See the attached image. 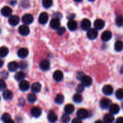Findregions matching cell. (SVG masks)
Returning a JSON list of instances; mask_svg holds the SVG:
<instances>
[{"label":"cell","instance_id":"cell-26","mask_svg":"<svg viewBox=\"0 0 123 123\" xmlns=\"http://www.w3.org/2000/svg\"><path fill=\"white\" fill-rule=\"evenodd\" d=\"M18 67H18V64L16 62H15V61H12V62H10L8 64V70L10 71V72H12L16 71Z\"/></svg>","mask_w":123,"mask_h":123},{"label":"cell","instance_id":"cell-12","mask_svg":"<svg viewBox=\"0 0 123 123\" xmlns=\"http://www.w3.org/2000/svg\"><path fill=\"white\" fill-rule=\"evenodd\" d=\"M63 73L61 70H59L55 71L54 73V74H53V78L56 82L61 81L63 79Z\"/></svg>","mask_w":123,"mask_h":123},{"label":"cell","instance_id":"cell-30","mask_svg":"<svg viewBox=\"0 0 123 123\" xmlns=\"http://www.w3.org/2000/svg\"><path fill=\"white\" fill-rule=\"evenodd\" d=\"M8 54V48L5 46H2L0 48V58L6 57Z\"/></svg>","mask_w":123,"mask_h":123},{"label":"cell","instance_id":"cell-11","mask_svg":"<svg viewBox=\"0 0 123 123\" xmlns=\"http://www.w3.org/2000/svg\"><path fill=\"white\" fill-rule=\"evenodd\" d=\"M112 37V34L110 31H105L102 34L101 38L103 42H108L110 40Z\"/></svg>","mask_w":123,"mask_h":123},{"label":"cell","instance_id":"cell-1","mask_svg":"<svg viewBox=\"0 0 123 123\" xmlns=\"http://www.w3.org/2000/svg\"><path fill=\"white\" fill-rule=\"evenodd\" d=\"M89 115V113L88 111L85 109H79L77 111V117L80 120H84V119L88 118Z\"/></svg>","mask_w":123,"mask_h":123},{"label":"cell","instance_id":"cell-13","mask_svg":"<svg viewBox=\"0 0 123 123\" xmlns=\"http://www.w3.org/2000/svg\"><path fill=\"white\" fill-rule=\"evenodd\" d=\"M105 25V23L102 19H97L95 20L94 23V26L95 29L97 30L103 29Z\"/></svg>","mask_w":123,"mask_h":123},{"label":"cell","instance_id":"cell-54","mask_svg":"<svg viewBox=\"0 0 123 123\" xmlns=\"http://www.w3.org/2000/svg\"><path fill=\"white\" fill-rule=\"evenodd\" d=\"M122 108H123V103H122Z\"/></svg>","mask_w":123,"mask_h":123},{"label":"cell","instance_id":"cell-44","mask_svg":"<svg viewBox=\"0 0 123 123\" xmlns=\"http://www.w3.org/2000/svg\"><path fill=\"white\" fill-rule=\"evenodd\" d=\"M8 2L11 6H15L17 3V0H8Z\"/></svg>","mask_w":123,"mask_h":123},{"label":"cell","instance_id":"cell-51","mask_svg":"<svg viewBox=\"0 0 123 123\" xmlns=\"http://www.w3.org/2000/svg\"><path fill=\"white\" fill-rule=\"evenodd\" d=\"M94 123H105L104 122H103V121H100V120H98V121H96Z\"/></svg>","mask_w":123,"mask_h":123},{"label":"cell","instance_id":"cell-34","mask_svg":"<svg viewBox=\"0 0 123 123\" xmlns=\"http://www.w3.org/2000/svg\"><path fill=\"white\" fill-rule=\"evenodd\" d=\"M27 100L30 103H34L37 100V97L36 96L34 93L29 94L27 96Z\"/></svg>","mask_w":123,"mask_h":123},{"label":"cell","instance_id":"cell-52","mask_svg":"<svg viewBox=\"0 0 123 123\" xmlns=\"http://www.w3.org/2000/svg\"><path fill=\"white\" fill-rule=\"evenodd\" d=\"M74 1H75V2H81L82 1V0H74Z\"/></svg>","mask_w":123,"mask_h":123},{"label":"cell","instance_id":"cell-3","mask_svg":"<svg viewBox=\"0 0 123 123\" xmlns=\"http://www.w3.org/2000/svg\"><path fill=\"white\" fill-rule=\"evenodd\" d=\"M111 103V100L110 99L107 98H103L100 102V106L102 109H105L109 108Z\"/></svg>","mask_w":123,"mask_h":123},{"label":"cell","instance_id":"cell-9","mask_svg":"<svg viewBox=\"0 0 123 123\" xmlns=\"http://www.w3.org/2000/svg\"><path fill=\"white\" fill-rule=\"evenodd\" d=\"M50 64L49 60H44L40 63V68L43 71H47L50 68Z\"/></svg>","mask_w":123,"mask_h":123},{"label":"cell","instance_id":"cell-21","mask_svg":"<svg viewBox=\"0 0 123 123\" xmlns=\"http://www.w3.org/2000/svg\"><path fill=\"white\" fill-rule=\"evenodd\" d=\"M48 119L49 122L55 123L58 120V117L56 114L52 111H50L48 115Z\"/></svg>","mask_w":123,"mask_h":123},{"label":"cell","instance_id":"cell-48","mask_svg":"<svg viewBox=\"0 0 123 123\" xmlns=\"http://www.w3.org/2000/svg\"><path fill=\"white\" fill-rule=\"evenodd\" d=\"M5 123H14V121H13V120H12V119H9V120H8L7 121H6V122H4Z\"/></svg>","mask_w":123,"mask_h":123},{"label":"cell","instance_id":"cell-43","mask_svg":"<svg viewBox=\"0 0 123 123\" xmlns=\"http://www.w3.org/2000/svg\"><path fill=\"white\" fill-rule=\"evenodd\" d=\"M72 123H82V121L80 119L78 118H76L72 120Z\"/></svg>","mask_w":123,"mask_h":123},{"label":"cell","instance_id":"cell-25","mask_svg":"<svg viewBox=\"0 0 123 123\" xmlns=\"http://www.w3.org/2000/svg\"><path fill=\"white\" fill-rule=\"evenodd\" d=\"M103 121L105 123H112L114 121V115L111 113L106 114L103 117Z\"/></svg>","mask_w":123,"mask_h":123},{"label":"cell","instance_id":"cell-22","mask_svg":"<svg viewBox=\"0 0 123 123\" xmlns=\"http://www.w3.org/2000/svg\"><path fill=\"white\" fill-rule=\"evenodd\" d=\"M42 85L39 82H34L31 85V91L34 93H38L40 91Z\"/></svg>","mask_w":123,"mask_h":123},{"label":"cell","instance_id":"cell-50","mask_svg":"<svg viewBox=\"0 0 123 123\" xmlns=\"http://www.w3.org/2000/svg\"><path fill=\"white\" fill-rule=\"evenodd\" d=\"M120 73L123 74V65H122V66L120 68Z\"/></svg>","mask_w":123,"mask_h":123},{"label":"cell","instance_id":"cell-27","mask_svg":"<svg viewBox=\"0 0 123 123\" xmlns=\"http://www.w3.org/2000/svg\"><path fill=\"white\" fill-rule=\"evenodd\" d=\"M74 111V107L73 105H66L64 107V112L67 114H72Z\"/></svg>","mask_w":123,"mask_h":123},{"label":"cell","instance_id":"cell-31","mask_svg":"<svg viewBox=\"0 0 123 123\" xmlns=\"http://www.w3.org/2000/svg\"><path fill=\"white\" fill-rule=\"evenodd\" d=\"M114 48L116 51L117 52H121L123 49V43L121 41L118 40L115 43V46Z\"/></svg>","mask_w":123,"mask_h":123},{"label":"cell","instance_id":"cell-8","mask_svg":"<svg viewBox=\"0 0 123 123\" xmlns=\"http://www.w3.org/2000/svg\"><path fill=\"white\" fill-rule=\"evenodd\" d=\"M23 23L25 25H29L32 23L34 21V18L31 14H26L22 16V19Z\"/></svg>","mask_w":123,"mask_h":123},{"label":"cell","instance_id":"cell-29","mask_svg":"<svg viewBox=\"0 0 123 123\" xmlns=\"http://www.w3.org/2000/svg\"><path fill=\"white\" fill-rule=\"evenodd\" d=\"M25 78V74L23 72H18V73H16L15 76H14V78H15V79L17 81H21V80H24Z\"/></svg>","mask_w":123,"mask_h":123},{"label":"cell","instance_id":"cell-33","mask_svg":"<svg viewBox=\"0 0 123 123\" xmlns=\"http://www.w3.org/2000/svg\"><path fill=\"white\" fill-rule=\"evenodd\" d=\"M53 3L52 0H42L43 6L46 8H50Z\"/></svg>","mask_w":123,"mask_h":123},{"label":"cell","instance_id":"cell-19","mask_svg":"<svg viewBox=\"0 0 123 123\" xmlns=\"http://www.w3.org/2000/svg\"><path fill=\"white\" fill-rule=\"evenodd\" d=\"M109 108V112H110L111 114H113V115L117 114L120 112V108L117 104H111Z\"/></svg>","mask_w":123,"mask_h":123},{"label":"cell","instance_id":"cell-55","mask_svg":"<svg viewBox=\"0 0 123 123\" xmlns=\"http://www.w3.org/2000/svg\"><path fill=\"white\" fill-rule=\"evenodd\" d=\"M0 33H1V30H0Z\"/></svg>","mask_w":123,"mask_h":123},{"label":"cell","instance_id":"cell-4","mask_svg":"<svg viewBox=\"0 0 123 123\" xmlns=\"http://www.w3.org/2000/svg\"><path fill=\"white\" fill-rule=\"evenodd\" d=\"M98 36V32L97 30L95 28H90L88 30L87 32V37L90 40H94Z\"/></svg>","mask_w":123,"mask_h":123},{"label":"cell","instance_id":"cell-41","mask_svg":"<svg viewBox=\"0 0 123 123\" xmlns=\"http://www.w3.org/2000/svg\"><path fill=\"white\" fill-rule=\"evenodd\" d=\"M18 67H20L21 69H25L27 67V64L25 61H22V62H19V64H18Z\"/></svg>","mask_w":123,"mask_h":123},{"label":"cell","instance_id":"cell-10","mask_svg":"<svg viewBox=\"0 0 123 123\" xmlns=\"http://www.w3.org/2000/svg\"><path fill=\"white\" fill-rule=\"evenodd\" d=\"M42 109L40 108L37 106H34L31 109V114L34 117L38 118L42 115Z\"/></svg>","mask_w":123,"mask_h":123},{"label":"cell","instance_id":"cell-18","mask_svg":"<svg viewBox=\"0 0 123 123\" xmlns=\"http://www.w3.org/2000/svg\"><path fill=\"white\" fill-rule=\"evenodd\" d=\"M8 22L12 26H16L19 22V16L16 15L11 16L8 19Z\"/></svg>","mask_w":123,"mask_h":123},{"label":"cell","instance_id":"cell-23","mask_svg":"<svg viewBox=\"0 0 123 123\" xmlns=\"http://www.w3.org/2000/svg\"><path fill=\"white\" fill-rule=\"evenodd\" d=\"M77 26H78L77 22L73 19L70 20L67 23V27L70 31H74L76 30Z\"/></svg>","mask_w":123,"mask_h":123},{"label":"cell","instance_id":"cell-36","mask_svg":"<svg viewBox=\"0 0 123 123\" xmlns=\"http://www.w3.org/2000/svg\"><path fill=\"white\" fill-rule=\"evenodd\" d=\"M115 96L118 100H123V89H118L117 90Z\"/></svg>","mask_w":123,"mask_h":123},{"label":"cell","instance_id":"cell-17","mask_svg":"<svg viewBox=\"0 0 123 123\" xmlns=\"http://www.w3.org/2000/svg\"><path fill=\"white\" fill-rule=\"evenodd\" d=\"M102 91L104 94L106 95V96H110L113 93V88L111 85H106L102 88Z\"/></svg>","mask_w":123,"mask_h":123},{"label":"cell","instance_id":"cell-32","mask_svg":"<svg viewBox=\"0 0 123 123\" xmlns=\"http://www.w3.org/2000/svg\"><path fill=\"white\" fill-rule=\"evenodd\" d=\"M73 100L75 103H79L80 102H82L83 100V97L82 96V95H80L79 93H76L75 94H74L73 97Z\"/></svg>","mask_w":123,"mask_h":123},{"label":"cell","instance_id":"cell-15","mask_svg":"<svg viewBox=\"0 0 123 123\" xmlns=\"http://www.w3.org/2000/svg\"><path fill=\"white\" fill-rule=\"evenodd\" d=\"M30 83L27 81V80H22L20 81V84H19V87L21 91H26L30 88Z\"/></svg>","mask_w":123,"mask_h":123},{"label":"cell","instance_id":"cell-40","mask_svg":"<svg viewBox=\"0 0 123 123\" xmlns=\"http://www.w3.org/2000/svg\"><path fill=\"white\" fill-rule=\"evenodd\" d=\"M84 87H85V86H84L82 84H79V85H78V86L76 87V91L78 92V93H80V92H82L84 90Z\"/></svg>","mask_w":123,"mask_h":123},{"label":"cell","instance_id":"cell-38","mask_svg":"<svg viewBox=\"0 0 123 123\" xmlns=\"http://www.w3.org/2000/svg\"><path fill=\"white\" fill-rule=\"evenodd\" d=\"M9 119H11V116L10 114H7V113H5L1 117V120L4 122H6V121H7Z\"/></svg>","mask_w":123,"mask_h":123},{"label":"cell","instance_id":"cell-14","mask_svg":"<svg viewBox=\"0 0 123 123\" xmlns=\"http://www.w3.org/2000/svg\"><path fill=\"white\" fill-rule=\"evenodd\" d=\"M50 26L54 30H57L60 27V20L58 18H55L52 19L50 22Z\"/></svg>","mask_w":123,"mask_h":123},{"label":"cell","instance_id":"cell-35","mask_svg":"<svg viewBox=\"0 0 123 123\" xmlns=\"http://www.w3.org/2000/svg\"><path fill=\"white\" fill-rule=\"evenodd\" d=\"M116 24L118 26H123V16L122 15L118 16L115 19Z\"/></svg>","mask_w":123,"mask_h":123},{"label":"cell","instance_id":"cell-39","mask_svg":"<svg viewBox=\"0 0 123 123\" xmlns=\"http://www.w3.org/2000/svg\"><path fill=\"white\" fill-rule=\"evenodd\" d=\"M6 88V84L5 81L2 79H0V91L5 90Z\"/></svg>","mask_w":123,"mask_h":123},{"label":"cell","instance_id":"cell-16","mask_svg":"<svg viewBox=\"0 0 123 123\" xmlns=\"http://www.w3.org/2000/svg\"><path fill=\"white\" fill-rule=\"evenodd\" d=\"M1 13L2 15L5 17L10 16L12 14V10L8 6H5L1 9Z\"/></svg>","mask_w":123,"mask_h":123},{"label":"cell","instance_id":"cell-56","mask_svg":"<svg viewBox=\"0 0 123 123\" xmlns=\"http://www.w3.org/2000/svg\"><path fill=\"white\" fill-rule=\"evenodd\" d=\"M0 100H1V97H0Z\"/></svg>","mask_w":123,"mask_h":123},{"label":"cell","instance_id":"cell-2","mask_svg":"<svg viewBox=\"0 0 123 123\" xmlns=\"http://www.w3.org/2000/svg\"><path fill=\"white\" fill-rule=\"evenodd\" d=\"M81 80V84L84 86H90L92 84V78L89 76L84 75L80 79Z\"/></svg>","mask_w":123,"mask_h":123},{"label":"cell","instance_id":"cell-49","mask_svg":"<svg viewBox=\"0 0 123 123\" xmlns=\"http://www.w3.org/2000/svg\"><path fill=\"white\" fill-rule=\"evenodd\" d=\"M4 65V61H2L1 59H0V68H1V67L3 66Z\"/></svg>","mask_w":123,"mask_h":123},{"label":"cell","instance_id":"cell-5","mask_svg":"<svg viewBox=\"0 0 123 123\" xmlns=\"http://www.w3.org/2000/svg\"><path fill=\"white\" fill-rule=\"evenodd\" d=\"M91 21L88 19H84L82 20L80 26L81 28L84 31H88L91 28Z\"/></svg>","mask_w":123,"mask_h":123},{"label":"cell","instance_id":"cell-53","mask_svg":"<svg viewBox=\"0 0 123 123\" xmlns=\"http://www.w3.org/2000/svg\"><path fill=\"white\" fill-rule=\"evenodd\" d=\"M89 1H91V2H92V1H95V0H88Z\"/></svg>","mask_w":123,"mask_h":123},{"label":"cell","instance_id":"cell-20","mask_svg":"<svg viewBox=\"0 0 123 123\" xmlns=\"http://www.w3.org/2000/svg\"><path fill=\"white\" fill-rule=\"evenodd\" d=\"M18 55L20 58H25L28 55V50L26 48H20L18 50Z\"/></svg>","mask_w":123,"mask_h":123},{"label":"cell","instance_id":"cell-47","mask_svg":"<svg viewBox=\"0 0 123 123\" xmlns=\"http://www.w3.org/2000/svg\"><path fill=\"white\" fill-rule=\"evenodd\" d=\"M116 123H123V117H119L117 120Z\"/></svg>","mask_w":123,"mask_h":123},{"label":"cell","instance_id":"cell-42","mask_svg":"<svg viewBox=\"0 0 123 123\" xmlns=\"http://www.w3.org/2000/svg\"><path fill=\"white\" fill-rule=\"evenodd\" d=\"M66 28L64 27H60L57 29V33L59 35H62L66 32Z\"/></svg>","mask_w":123,"mask_h":123},{"label":"cell","instance_id":"cell-37","mask_svg":"<svg viewBox=\"0 0 123 123\" xmlns=\"http://www.w3.org/2000/svg\"><path fill=\"white\" fill-rule=\"evenodd\" d=\"M61 120L62 123H68L70 120V118L68 114H65L61 117Z\"/></svg>","mask_w":123,"mask_h":123},{"label":"cell","instance_id":"cell-6","mask_svg":"<svg viewBox=\"0 0 123 123\" xmlns=\"http://www.w3.org/2000/svg\"><path fill=\"white\" fill-rule=\"evenodd\" d=\"M48 19H49V16H48V13L46 12H42L40 13L38 17V22L40 24H46L47 22L48 21Z\"/></svg>","mask_w":123,"mask_h":123},{"label":"cell","instance_id":"cell-7","mask_svg":"<svg viewBox=\"0 0 123 123\" xmlns=\"http://www.w3.org/2000/svg\"><path fill=\"white\" fill-rule=\"evenodd\" d=\"M18 30H19V33L21 35H22V36H27V35L29 34L30 32L29 27L27 26V25H25V24L20 25Z\"/></svg>","mask_w":123,"mask_h":123},{"label":"cell","instance_id":"cell-24","mask_svg":"<svg viewBox=\"0 0 123 123\" xmlns=\"http://www.w3.org/2000/svg\"><path fill=\"white\" fill-rule=\"evenodd\" d=\"M2 96H3V98H4L6 100H11L13 97V92L10 91V90H4L2 93Z\"/></svg>","mask_w":123,"mask_h":123},{"label":"cell","instance_id":"cell-28","mask_svg":"<svg viewBox=\"0 0 123 123\" xmlns=\"http://www.w3.org/2000/svg\"><path fill=\"white\" fill-rule=\"evenodd\" d=\"M64 97L63 95L61 94H58V95H56L55 98V102L56 104H62L64 103Z\"/></svg>","mask_w":123,"mask_h":123},{"label":"cell","instance_id":"cell-46","mask_svg":"<svg viewBox=\"0 0 123 123\" xmlns=\"http://www.w3.org/2000/svg\"><path fill=\"white\" fill-rule=\"evenodd\" d=\"M54 16L55 17V18H58V19H60V18L62 17V15H61V14L60 13H59V12H58V13H55V14H54Z\"/></svg>","mask_w":123,"mask_h":123},{"label":"cell","instance_id":"cell-45","mask_svg":"<svg viewBox=\"0 0 123 123\" xmlns=\"http://www.w3.org/2000/svg\"><path fill=\"white\" fill-rule=\"evenodd\" d=\"M84 75H85V74H84L82 72H79V73L77 74V78H78V79H79V80H80L81 78H82Z\"/></svg>","mask_w":123,"mask_h":123}]
</instances>
